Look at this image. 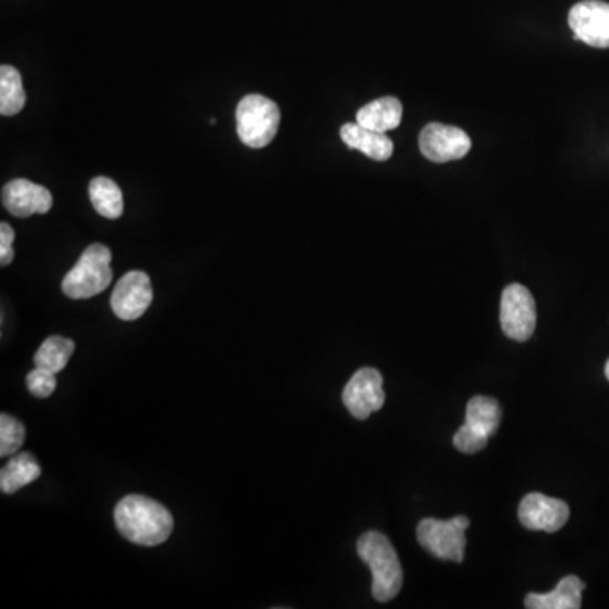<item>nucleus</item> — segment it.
I'll return each mask as SVG.
<instances>
[{
    "label": "nucleus",
    "instance_id": "ddd939ff",
    "mask_svg": "<svg viewBox=\"0 0 609 609\" xmlns=\"http://www.w3.org/2000/svg\"><path fill=\"white\" fill-rule=\"evenodd\" d=\"M2 203L12 216L25 219L34 213L50 212L53 207V197L48 188L19 178V180L9 181L2 188Z\"/></svg>",
    "mask_w": 609,
    "mask_h": 609
},
{
    "label": "nucleus",
    "instance_id": "7ed1b4c3",
    "mask_svg": "<svg viewBox=\"0 0 609 609\" xmlns=\"http://www.w3.org/2000/svg\"><path fill=\"white\" fill-rule=\"evenodd\" d=\"M111 263L113 253L107 245H88L63 280V293L69 298L85 300L104 292L113 283Z\"/></svg>",
    "mask_w": 609,
    "mask_h": 609
},
{
    "label": "nucleus",
    "instance_id": "4468645a",
    "mask_svg": "<svg viewBox=\"0 0 609 609\" xmlns=\"http://www.w3.org/2000/svg\"><path fill=\"white\" fill-rule=\"evenodd\" d=\"M344 145L361 151L375 161H388L393 156V141L386 133L368 129L361 124H344L340 127Z\"/></svg>",
    "mask_w": 609,
    "mask_h": 609
},
{
    "label": "nucleus",
    "instance_id": "412c9836",
    "mask_svg": "<svg viewBox=\"0 0 609 609\" xmlns=\"http://www.w3.org/2000/svg\"><path fill=\"white\" fill-rule=\"evenodd\" d=\"M24 426L11 414H0V458L18 454L24 444Z\"/></svg>",
    "mask_w": 609,
    "mask_h": 609
},
{
    "label": "nucleus",
    "instance_id": "0eeeda50",
    "mask_svg": "<svg viewBox=\"0 0 609 609\" xmlns=\"http://www.w3.org/2000/svg\"><path fill=\"white\" fill-rule=\"evenodd\" d=\"M500 318H502L503 332L510 339L525 343L534 336L535 325H537V305L528 288L518 283L506 286L502 296Z\"/></svg>",
    "mask_w": 609,
    "mask_h": 609
},
{
    "label": "nucleus",
    "instance_id": "20e7f679",
    "mask_svg": "<svg viewBox=\"0 0 609 609\" xmlns=\"http://www.w3.org/2000/svg\"><path fill=\"white\" fill-rule=\"evenodd\" d=\"M279 105L264 95H245L235 108L239 139L253 149L266 148L279 134Z\"/></svg>",
    "mask_w": 609,
    "mask_h": 609
},
{
    "label": "nucleus",
    "instance_id": "aec40b11",
    "mask_svg": "<svg viewBox=\"0 0 609 609\" xmlns=\"http://www.w3.org/2000/svg\"><path fill=\"white\" fill-rule=\"evenodd\" d=\"M25 105L22 76L14 66H0V114L15 116Z\"/></svg>",
    "mask_w": 609,
    "mask_h": 609
},
{
    "label": "nucleus",
    "instance_id": "5701e85b",
    "mask_svg": "<svg viewBox=\"0 0 609 609\" xmlns=\"http://www.w3.org/2000/svg\"><path fill=\"white\" fill-rule=\"evenodd\" d=\"M14 238V229L6 224V222H2V224H0V264H2V266H8V264H11L12 260H14V249H12Z\"/></svg>",
    "mask_w": 609,
    "mask_h": 609
},
{
    "label": "nucleus",
    "instance_id": "4be33fe9",
    "mask_svg": "<svg viewBox=\"0 0 609 609\" xmlns=\"http://www.w3.org/2000/svg\"><path fill=\"white\" fill-rule=\"evenodd\" d=\"M25 385L33 397L48 398L56 390V375L46 369L34 368L25 378Z\"/></svg>",
    "mask_w": 609,
    "mask_h": 609
},
{
    "label": "nucleus",
    "instance_id": "2eb2a0df",
    "mask_svg": "<svg viewBox=\"0 0 609 609\" xmlns=\"http://www.w3.org/2000/svg\"><path fill=\"white\" fill-rule=\"evenodd\" d=\"M586 585L577 576L560 579L554 591L547 595L531 592L525 598V606L531 609H579L582 606V591Z\"/></svg>",
    "mask_w": 609,
    "mask_h": 609
},
{
    "label": "nucleus",
    "instance_id": "f8f14e48",
    "mask_svg": "<svg viewBox=\"0 0 609 609\" xmlns=\"http://www.w3.org/2000/svg\"><path fill=\"white\" fill-rule=\"evenodd\" d=\"M569 25L576 40L592 48H609L608 2L582 0L570 9Z\"/></svg>",
    "mask_w": 609,
    "mask_h": 609
},
{
    "label": "nucleus",
    "instance_id": "6ab92c4d",
    "mask_svg": "<svg viewBox=\"0 0 609 609\" xmlns=\"http://www.w3.org/2000/svg\"><path fill=\"white\" fill-rule=\"evenodd\" d=\"M73 353H75V343L72 339L62 336L48 337L34 354V366L59 375L69 365Z\"/></svg>",
    "mask_w": 609,
    "mask_h": 609
},
{
    "label": "nucleus",
    "instance_id": "dca6fc26",
    "mask_svg": "<svg viewBox=\"0 0 609 609\" xmlns=\"http://www.w3.org/2000/svg\"><path fill=\"white\" fill-rule=\"evenodd\" d=\"M401 119H403V105L397 97H382L369 102L357 111L356 116L357 124L378 133L397 129Z\"/></svg>",
    "mask_w": 609,
    "mask_h": 609
},
{
    "label": "nucleus",
    "instance_id": "1a4fd4ad",
    "mask_svg": "<svg viewBox=\"0 0 609 609\" xmlns=\"http://www.w3.org/2000/svg\"><path fill=\"white\" fill-rule=\"evenodd\" d=\"M420 151L433 162H449L464 158L471 151V137L454 126L429 124L423 127L419 139Z\"/></svg>",
    "mask_w": 609,
    "mask_h": 609
},
{
    "label": "nucleus",
    "instance_id": "a211bd4d",
    "mask_svg": "<svg viewBox=\"0 0 609 609\" xmlns=\"http://www.w3.org/2000/svg\"><path fill=\"white\" fill-rule=\"evenodd\" d=\"M92 206L105 219L116 220L124 212L123 190L116 181L107 177H97L88 187Z\"/></svg>",
    "mask_w": 609,
    "mask_h": 609
},
{
    "label": "nucleus",
    "instance_id": "39448f33",
    "mask_svg": "<svg viewBox=\"0 0 609 609\" xmlns=\"http://www.w3.org/2000/svg\"><path fill=\"white\" fill-rule=\"evenodd\" d=\"M502 422V408L490 397H474L465 410V423L454 435V445L464 454H476L487 445Z\"/></svg>",
    "mask_w": 609,
    "mask_h": 609
},
{
    "label": "nucleus",
    "instance_id": "423d86ee",
    "mask_svg": "<svg viewBox=\"0 0 609 609\" xmlns=\"http://www.w3.org/2000/svg\"><path fill=\"white\" fill-rule=\"evenodd\" d=\"M471 522L468 516L462 515L449 522L426 518L417 528V538L420 545L437 559L462 563L465 552V531Z\"/></svg>",
    "mask_w": 609,
    "mask_h": 609
},
{
    "label": "nucleus",
    "instance_id": "9d476101",
    "mask_svg": "<svg viewBox=\"0 0 609 609\" xmlns=\"http://www.w3.org/2000/svg\"><path fill=\"white\" fill-rule=\"evenodd\" d=\"M153 302V285L148 274L129 271L117 282L111 296V307L120 321H137Z\"/></svg>",
    "mask_w": 609,
    "mask_h": 609
},
{
    "label": "nucleus",
    "instance_id": "6e6552de",
    "mask_svg": "<svg viewBox=\"0 0 609 609\" xmlns=\"http://www.w3.org/2000/svg\"><path fill=\"white\" fill-rule=\"evenodd\" d=\"M343 401L354 419L366 420L385 405L382 376L378 369L363 368L347 382Z\"/></svg>",
    "mask_w": 609,
    "mask_h": 609
},
{
    "label": "nucleus",
    "instance_id": "f03ea898",
    "mask_svg": "<svg viewBox=\"0 0 609 609\" xmlns=\"http://www.w3.org/2000/svg\"><path fill=\"white\" fill-rule=\"evenodd\" d=\"M357 556L372 574V596L379 602L397 598L403 586V569L391 542L379 532H366L357 540Z\"/></svg>",
    "mask_w": 609,
    "mask_h": 609
},
{
    "label": "nucleus",
    "instance_id": "f3484780",
    "mask_svg": "<svg viewBox=\"0 0 609 609\" xmlns=\"http://www.w3.org/2000/svg\"><path fill=\"white\" fill-rule=\"evenodd\" d=\"M40 476L41 468L36 459L30 452H21L12 455L0 471V490L4 494H14Z\"/></svg>",
    "mask_w": 609,
    "mask_h": 609
},
{
    "label": "nucleus",
    "instance_id": "9b49d317",
    "mask_svg": "<svg viewBox=\"0 0 609 609\" xmlns=\"http://www.w3.org/2000/svg\"><path fill=\"white\" fill-rule=\"evenodd\" d=\"M569 506L563 500L545 496L542 493H531L519 503L518 518L528 531L556 534L569 519Z\"/></svg>",
    "mask_w": 609,
    "mask_h": 609
},
{
    "label": "nucleus",
    "instance_id": "b1692460",
    "mask_svg": "<svg viewBox=\"0 0 609 609\" xmlns=\"http://www.w3.org/2000/svg\"><path fill=\"white\" fill-rule=\"evenodd\" d=\"M605 372H606V378H608V381H609V359H608V363H606Z\"/></svg>",
    "mask_w": 609,
    "mask_h": 609
},
{
    "label": "nucleus",
    "instance_id": "f257e3e1",
    "mask_svg": "<svg viewBox=\"0 0 609 609\" xmlns=\"http://www.w3.org/2000/svg\"><path fill=\"white\" fill-rule=\"evenodd\" d=\"M117 531L143 547L165 544L174 532V516L161 503L141 494H129L114 510Z\"/></svg>",
    "mask_w": 609,
    "mask_h": 609
}]
</instances>
